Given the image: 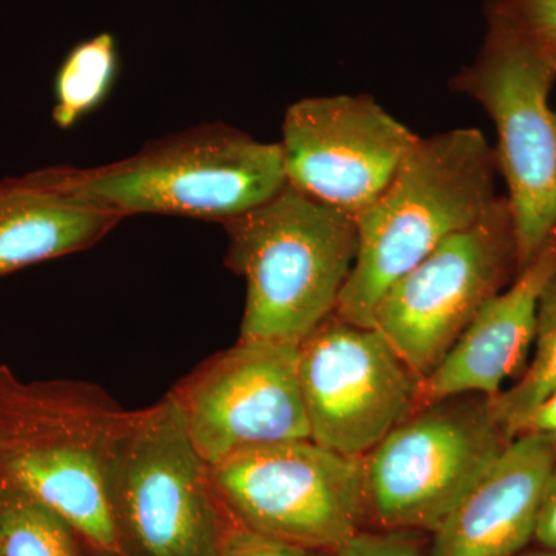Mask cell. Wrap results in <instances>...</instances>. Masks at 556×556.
Returning a JSON list of instances; mask_svg holds the SVG:
<instances>
[{
	"label": "cell",
	"instance_id": "obj_22",
	"mask_svg": "<svg viewBox=\"0 0 556 556\" xmlns=\"http://www.w3.org/2000/svg\"><path fill=\"white\" fill-rule=\"evenodd\" d=\"M533 541L540 547L556 551V459L541 493Z\"/></svg>",
	"mask_w": 556,
	"mask_h": 556
},
{
	"label": "cell",
	"instance_id": "obj_7",
	"mask_svg": "<svg viewBox=\"0 0 556 556\" xmlns=\"http://www.w3.org/2000/svg\"><path fill=\"white\" fill-rule=\"evenodd\" d=\"M555 83L551 62L492 21L477 60L452 80V89L477 101L495 126L493 150L507 185L519 270L556 232Z\"/></svg>",
	"mask_w": 556,
	"mask_h": 556
},
{
	"label": "cell",
	"instance_id": "obj_12",
	"mask_svg": "<svg viewBox=\"0 0 556 556\" xmlns=\"http://www.w3.org/2000/svg\"><path fill=\"white\" fill-rule=\"evenodd\" d=\"M281 134L288 185L353 215L387 188L419 138L365 94L294 102Z\"/></svg>",
	"mask_w": 556,
	"mask_h": 556
},
{
	"label": "cell",
	"instance_id": "obj_8",
	"mask_svg": "<svg viewBox=\"0 0 556 556\" xmlns=\"http://www.w3.org/2000/svg\"><path fill=\"white\" fill-rule=\"evenodd\" d=\"M211 481L232 521L305 551L331 555L368 522L364 457L311 439L244 450Z\"/></svg>",
	"mask_w": 556,
	"mask_h": 556
},
{
	"label": "cell",
	"instance_id": "obj_1",
	"mask_svg": "<svg viewBox=\"0 0 556 556\" xmlns=\"http://www.w3.org/2000/svg\"><path fill=\"white\" fill-rule=\"evenodd\" d=\"M130 415L100 387L25 382L0 365V484L56 511L97 554L123 556L109 473Z\"/></svg>",
	"mask_w": 556,
	"mask_h": 556
},
{
	"label": "cell",
	"instance_id": "obj_10",
	"mask_svg": "<svg viewBox=\"0 0 556 556\" xmlns=\"http://www.w3.org/2000/svg\"><path fill=\"white\" fill-rule=\"evenodd\" d=\"M311 441L365 457L416 409L419 379L376 328L331 314L299 343Z\"/></svg>",
	"mask_w": 556,
	"mask_h": 556
},
{
	"label": "cell",
	"instance_id": "obj_25",
	"mask_svg": "<svg viewBox=\"0 0 556 556\" xmlns=\"http://www.w3.org/2000/svg\"><path fill=\"white\" fill-rule=\"evenodd\" d=\"M329 554H324V552H309L308 556H325Z\"/></svg>",
	"mask_w": 556,
	"mask_h": 556
},
{
	"label": "cell",
	"instance_id": "obj_3",
	"mask_svg": "<svg viewBox=\"0 0 556 556\" xmlns=\"http://www.w3.org/2000/svg\"><path fill=\"white\" fill-rule=\"evenodd\" d=\"M223 226L226 265L247 281L241 340L300 343L334 314L356 260V215L287 182Z\"/></svg>",
	"mask_w": 556,
	"mask_h": 556
},
{
	"label": "cell",
	"instance_id": "obj_4",
	"mask_svg": "<svg viewBox=\"0 0 556 556\" xmlns=\"http://www.w3.org/2000/svg\"><path fill=\"white\" fill-rule=\"evenodd\" d=\"M70 188L121 218L139 214L226 223L287 186L278 142L225 124L159 139L130 159L94 169L64 167Z\"/></svg>",
	"mask_w": 556,
	"mask_h": 556
},
{
	"label": "cell",
	"instance_id": "obj_6",
	"mask_svg": "<svg viewBox=\"0 0 556 556\" xmlns=\"http://www.w3.org/2000/svg\"><path fill=\"white\" fill-rule=\"evenodd\" d=\"M514 439L479 394L415 409L364 457L368 521L431 535Z\"/></svg>",
	"mask_w": 556,
	"mask_h": 556
},
{
	"label": "cell",
	"instance_id": "obj_14",
	"mask_svg": "<svg viewBox=\"0 0 556 556\" xmlns=\"http://www.w3.org/2000/svg\"><path fill=\"white\" fill-rule=\"evenodd\" d=\"M556 459V439L515 438L431 533L430 556H515L533 541L538 506Z\"/></svg>",
	"mask_w": 556,
	"mask_h": 556
},
{
	"label": "cell",
	"instance_id": "obj_19",
	"mask_svg": "<svg viewBox=\"0 0 556 556\" xmlns=\"http://www.w3.org/2000/svg\"><path fill=\"white\" fill-rule=\"evenodd\" d=\"M486 14L556 67V0H492Z\"/></svg>",
	"mask_w": 556,
	"mask_h": 556
},
{
	"label": "cell",
	"instance_id": "obj_13",
	"mask_svg": "<svg viewBox=\"0 0 556 556\" xmlns=\"http://www.w3.org/2000/svg\"><path fill=\"white\" fill-rule=\"evenodd\" d=\"M556 276V232L490 299L430 375L417 383L416 409L466 394L493 397L527 367L535 340L538 308Z\"/></svg>",
	"mask_w": 556,
	"mask_h": 556
},
{
	"label": "cell",
	"instance_id": "obj_5",
	"mask_svg": "<svg viewBox=\"0 0 556 556\" xmlns=\"http://www.w3.org/2000/svg\"><path fill=\"white\" fill-rule=\"evenodd\" d=\"M109 495L123 556H218L232 522L172 394L131 412Z\"/></svg>",
	"mask_w": 556,
	"mask_h": 556
},
{
	"label": "cell",
	"instance_id": "obj_11",
	"mask_svg": "<svg viewBox=\"0 0 556 556\" xmlns=\"http://www.w3.org/2000/svg\"><path fill=\"white\" fill-rule=\"evenodd\" d=\"M170 394L208 467L244 450L311 439L299 343L240 339Z\"/></svg>",
	"mask_w": 556,
	"mask_h": 556
},
{
	"label": "cell",
	"instance_id": "obj_2",
	"mask_svg": "<svg viewBox=\"0 0 556 556\" xmlns=\"http://www.w3.org/2000/svg\"><path fill=\"white\" fill-rule=\"evenodd\" d=\"M495 150L478 129L417 138L387 188L356 215L357 254L336 316L371 327L388 289L497 199Z\"/></svg>",
	"mask_w": 556,
	"mask_h": 556
},
{
	"label": "cell",
	"instance_id": "obj_17",
	"mask_svg": "<svg viewBox=\"0 0 556 556\" xmlns=\"http://www.w3.org/2000/svg\"><path fill=\"white\" fill-rule=\"evenodd\" d=\"M556 390V276L547 285L540 308L532 353L514 386L490 397L493 415L511 438L521 434L533 409Z\"/></svg>",
	"mask_w": 556,
	"mask_h": 556
},
{
	"label": "cell",
	"instance_id": "obj_18",
	"mask_svg": "<svg viewBox=\"0 0 556 556\" xmlns=\"http://www.w3.org/2000/svg\"><path fill=\"white\" fill-rule=\"evenodd\" d=\"M83 538L35 497L0 484V556H86Z\"/></svg>",
	"mask_w": 556,
	"mask_h": 556
},
{
	"label": "cell",
	"instance_id": "obj_23",
	"mask_svg": "<svg viewBox=\"0 0 556 556\" xmlns=\"http://www.w3.org/2000/svg\"><path fill=\"white\" fill-rule=\"evenodd\" d=\"M522 433H540L556 439V390L533 409L526 420Z\"/></svg>",
	"mask_w": 556,
	"mask_h": 556
},
{
	"label": "cell",
	"instance_id": "obj_24",
	"mask_svg": "<svg viewBox=\"0 0 556 556\" xmlns=\"http://www.w3.org/2000/svg\"><path fill=\"white\" fill-rule=\"evenodd\" d=\"M515 556H556L554 548H538V551H522Z\"/></svg>",
	"mask_w": 556,
	"mask_h": 556
},
{
	"label": "cell",
	"instance_id": "obj_9",
	"mask_svg": "<svg viewBox=\"0 0 556 556\" xmlns=\"http://www.w3.org/2000/svg\"><path fill=\"white\" fill-rule=\"evenodd\" d=\"M518 273L514 218L506 197H497L475 225L450 237L388 289L372 328L424 379Z\"/></svg>",
	"mask_w": 556,
	"mask_h": 556
},
{
	"label": "cell",
	"instance_id": "obj_26",
	"mask_svg": "<svg viewBox=\"0 0 556 556\" xmlns=\"http://www.w3.org/2000/svg\"><path fill=\"white\" fill-rule=\"evenodd\" d=\"M102 556H105V555H102Z\"/></svg>",
	"mask_w": 556,
	"mask_h": 556
},
{
	"label": "cell",
	"instance_id": "obj_21",
	"mask_svg": "<svg viewBox=\"0 0 556 556\" xmlns=\"http://www.w3.org/2000/svg\"><path fill=\"white\" fill-rule=\"evenodd\" d=\"M305 548L292 546L232 521L223 538L218 556H308Z\"/></svg>",
	"mask_w": 556,
	"mask_h": 556
},
{
	"label": "cell",
	"instance_id": "obj_20",
	"mask_svg": "<svg viewBox=\"0 0 556 556\" xmlns=\"http://www.w3.org/2000/svg\"><path fill=\"white\" fill-rule=\"evenodd\" d=\"M427 533L409 530H365L346 540L331 556H430Z\"/></svg>",
	"mask_w": 556,
	"mask_h": 556
},
{
	"label": "cell",
	"instance_id": "obj_15",
	"mask_svg": "<svg viewBox=\"0 0 556 556\" xmlns=\"http://www.w3.org/2000/svg\"><path fill=\"white\" fill-rule=\"evenodd\" d=\"M53 167L0 182V277L93 247L121 222Z\"/></svg>",
	"mask_w": 556,
	"mask_h": 556
},
{
	"label": "cell",
	"instance_id": "obj_16",
	"mask_svg": "<svg viewBox=\"0 0 556 556\" xmlns=\"http://www.w3.org/2000/svg\"><path fill=\"white\" fill-rule=\"evenodd\" d=\"M119 58L115 38L101 33L70 51L54 80L53 119L72 129L108 100L118 78Z\"/></svg>",
	"mask_w": 556,
	"mask_h": 556
}]
</instances>
